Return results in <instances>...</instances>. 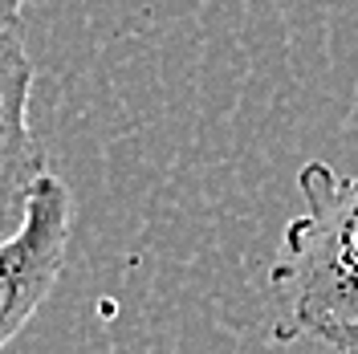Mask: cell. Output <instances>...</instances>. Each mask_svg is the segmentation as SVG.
Masks as SVG:
<instances>
[{
    "label": "cell",
    "mask_w": 358,
    "mask_h": 354,
    "mask_svg": "<svg viewBox=\"0 0 358 354\" xmlns=\"http://www.w3.org/2000/svg\"><path fill=\"white\" fill-rule=\"evenodd\" d=\"M306 212L281 236V257L268 265V289L281 313L277 342L313 338L358 322V171L338 176L330 163L310 159L297 171Z\"/></svg>",
    "instance_id": "1"
},
{
    "label": "cell",
    "mask_w": 358,
    "mask_h": 354,
    "mask_svg": "<svg viewBox=\"0 0 358 354\" xmlns=\"http://www.w3.org/2000/svg\"><path fill=\"white\" fill-rule=\"evenodd\" d=\"M69 224L73 196L53 171H45L33 187L24 228L0 241V354L33 322V313L57 285L69 253Z\"/></svg>",
    "instance_id": "2"
},
{
    "label": "cell",
    "mask_w": 358,
    "mask_h": 354,
    "mask_svg": "<svg viewBox=\"0 0 358 354\" xmlns=\"http://www.w3.org/2000/svg\"><path fill=\"white\" fill-rule=\"evenodd\" d=\"M29 98L33 57L24 45V24L17 21L0 29V241L24 228L33 187L49 171L29 127Z\"/></svg>",
    "instance_id": "3"
},
{
    "label": "cell",
    "mask_w": 358,
    "mask_h": 354,
    "mask_svg": "<svg viewBox=\"0 0 358 354\" xmlns=\"http://www.w3.org/2000/svg\"><path fill=\"white\" fill-rule=\"evenodd\" d=\"M326 346L334 354H358V322H350V326H338V330H330L326 338H322Z\"/></svg>",
    "instance_id": "4"
},
{
    "label": "cell",
    "mask_w": 358,
    "mask_h": 354,
    "mask_svg": "<svg viewBox=\"0 0 358 354\" xmlns=\"http://www.w3.org/2000/svg\"><path fill=\"white\" fill-rule=\"evenodd\" d=\"M21 8H24V0H0V29L21 21Z\"/></svg>",
    "instance_id": "5"
}]
</instances>
